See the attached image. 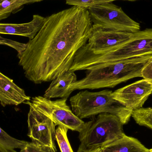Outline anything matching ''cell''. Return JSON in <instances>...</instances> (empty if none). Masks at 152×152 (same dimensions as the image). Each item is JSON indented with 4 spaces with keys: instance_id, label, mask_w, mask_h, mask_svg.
<instances>
[{
    "instance_id": "6da1fadb",
    "label": "cell",
    "mask_w": 152,
    "mask_h": 152,
    "mask_svg": "<svg viewBox=\"0 0 152 152\" xmlns=\"http://www.w3.org/2000/svg\"><path fill=\"white\" fill-rule=\"evenodd\" d=\"M93 23L88 10L77 6L53 14L18 54L25 77L36 84L51 81L69 71L86 44Z\"/></svg>"
},
{
    "instance_id": "7a4b0ae2",
    "label": "cell",
    "mask_w": 152,
    "mask_h": 152,
    "mask_svg": "<svg viewBox=\"0 0 152 152\" xmlns=\"http://www.w3.org/2000/svg\"><path fill=\"white\" fill-rule=\"evenodd\" d=\"M152 54L86 68V77L70 85V94L76 90L113 88L131 79L142 77V70Z\"/></svg>"
},
{
    "instance_id": "3957f363",
    "label": "cell",
    "mask_w": 152,
    "mask_h": 152,
    "mask_svg": "<svg viewBox=\"0 0 152 152\" xmlns=\"http://www.w3.org/2000/svg\"><path fill=\"white\" fill-rule=\"evenodd\" d=\"M112 90L96 92L81 91L70 98L72 111L80 119L103 113L116 115L123 125L128 123L132 111L123 106L112 96Z\"/></svg>"
},
{
    "instance_id": "277c9868",
    "label": "cell",
    "mask_w": 152,
    "mask_h": 152,
    "mask_svg": "<svg viewBox=\"0 0 152 152\" xmlns=\"http://www.w3.org/2000/svg\"><path fill=\"white\" fill-rule=\"evenodd\" d=\"M152 54V28L134 33L132 38L117 49L104 54L75 58L69 70H85L94 65L116 62Z\"/></svg>"
},
{
    "instance_id": "5b68a950",
    "label": "cell",
    "mask_w": 152,
    "mask_h": 152,
    "mask_svg": "<svg viewBox=\"0 0 152 152\" xmlns=\"http://www.w3.org/2000/svg\"><path fill=\"white\" fill-rule=\"evenodd\" d=\"M123 124L116 115L108 113L98 114L86 122L79 133L80 143L77 152H87L101 148L124 134Z\"/></svg>"
},
{
    "instance_id": "8992f818",
    "label": "cell",
    "mask_w": 152,
    "mask_h": 152,
    "mask_svg": "<svg viewBox=\"0 0 152 152\" xmlns=\"http://www.w3.org/2000/svg\"><path fill=\"white\" fill-rule=\"evenodd\" d=\"M133 36L134 33L106 29L93 25L87 42L79 50L75 58L107 53L126 43Z\"/></svg>"
},
{
    "instance_id": "52a82bcc",
    "label": "cell",
    "mask_w": 152,
    "mask_h": 152,
    "mask_svg": "<svg viewBox=\"0 0 152 152\" xmlns=\"http://www.w3.org/2000/svg\"><path fill=\"white\" fill-rule=\"evenodd\" d=\"M67 98L52 101L44 96L33 97L31 102L25 103L31 104L38 111L50 118L56 126H61L73 131L80 132L86 122L78 118L67 104Z\"/></svg>"
},
{
    "instance_id": "ba28073f",
    "label": "cell",
    "mask_w": 152,
    "mask_h": 152,
    "mask_svg": "<svg viewBox=\"0 0 152 152\" xmlns=\"http://www.w3.org/2000/svg\"><path fill=\"white\" fill-rule=\"evenodd\" d=\"M93 25L106 29L134 33L140 31V24L129 17L112 3L102 4L88 9Z\"/></svg>"
},
{
    "instance_id": "9c48e42d",
    "label": "cell",
    "mask_w": 152,
    "mask_h": 152,
    "mask_svg": "<svg viewBox=\"0 0 152 152\" xmlns=\"http://www.w3.org/2000/svg\"><path fill=\"white\" fill-rule=\"evenodd\" d=\"M28 115V136L32 142L47 152H57L55 145L56 125L47 116L38 111L31 104Z\"/></svg>"
},
{
    "instance_id": "30bf717a",
    "label": "cell",
    "mask_w": 152,
    "mask_h": 152,
    "mask_svg": "<svg viewBox=\"0 0 152 152\" xmlns=\"http://www.w3.org/2000/svg\"><path fill=\"white\" fill-rule=\"evenodd\" d=\"M152 94V81L143 79L113 92L116 101L130 110L142 108Z\"/></svg>"
},
{
    "instance_id": "8fae6325",
    "label": "cell",
    "mask_w": 152,
    "mask_h": 152,
    "mask_svg": "<svg viewBox=\"0 0 152 152\" xmlns=\"http://www.w3.org/2000/svg\"><path fill=\"white\" fill-rule=\"evenodd\" d=\"M24 89L18 86L11 79L0 72V103L3 107L7 105L17 106L30 101Z\"/></svg>"
},
{
    "instance_id": "7c38bea8",
    "label": "cell",
    "mask_w": 152,
    "mask_h": 152,
    "mask_svg": "<svg viewBox=\"0 0 152 152\" xmlns=\"http://www.w3.org/2000/svg\"><path fill=\"white\" fill-rule=\"evenodd\" d=\"M47 17L34 15L30 22L23 24L0 23V34H9L25 37L32 40L41 30Z\"/></svg>"
},
{
    "instance_id": "4fadbf2b",
    "label": "cell",
    "mask_w": 152,
    "mask_h": 152,
    "mask_svg": "<svg viewBox=\"0 0 152 152\" xmlns=\"http://www.w3.org/2000/svg\"><path fill=\"white\" fill-rule=\"evenodd\" d=\"M77 81V77L75 72L66 71L52 81L45 92L44 97L49 99L58 97L68 98L71 94L69 91V86Z\"/></svg>"
},
{
    "instance_id": "5bb4252c",
    "label": "cell",
    "mask_w": 152,
    "mask_h": 152,
    "mask_svg": "<svg viewBox=\"0 0 152 152\" xmlns=\"http://www.w3.org/2000/svg\"><path fill=\"white\" fill-rule=\"evenodd\" d=\"M102 152H150L136 138L124 134L101 148Z\"/></svg>"
},
{
    "instance_id": "9a60e30c",
    "label": "cell",
    "mask_w": 152,
    "mask_h": 152,
    "mask_svg": "<svg viewBox=\"0 0 152 152\" xmlns=\"http://www.w3.org/2000/svg\"><path fill=\"white\" fill-rule=\"evenodd\" d=\"M43 0H0V20L21 10L25 4L39 2Z\"/></svg>"
},
{
    "instance_id": "2e32d148",
    "label": "cell",
    "mask_w": 152,
    "mask_h": 152,
    "mask_svg": "<svg viewBox=\"0 0 152 152\" xmlns=\"http://www.w3.org/2000/svg\"><path fill=\"white\" fill-rule=\"evenodd\" d=\"M27 142L12 137L0 127V152H17L16 149H22Z\"/></svg>"
},
{
    "instance_id": "e0dca14e",
    "label": "cell",
    "mask_w": 152,
    "mask_h": 152,
    "mask_svg": "<svg viewBox=\"0 0 152 152\" xmlns=\"http://www.w3.org/2000/svg\"><path fill=\"white\" fill-rule=\"evenodd\" d=\"M132 117L138 125L152 130V107L142 108L133 111Z\"/></svg>"
},
{
    "instance_id": "ac0fdd59",
    "label": "cell",
    "mask_w": 152,
    "mask_h": 152,
    "mask_svg": "<svg viewBox=\"0 0 152 152\" xmlns=\"http://www.w3.org/2000/svg\"><path fill=\"white\" fill-rule=\"evenodd\" d=\"M68 130L67 128L61 126H59L56 129L55 140L58 145L61 152H74L67 137Z\"/></svg>"
},
{
    "instance_id": "d6986e66",
    "label": "cell",
    "mask_w": 152,
    "mask_h": 152,
    "mask_svg": "<svg viewBox=\"0 0 152 152\" xmlns=\"http://www.w3.org/2000/svg\"><path fill=\"white\" fill-rule=\"evenodd\" d=\"M66 4L72 6L82 7L88 9L89 7L102 4L112 3L116 1H136L138 0H65Z\"/></svg>"
},
{
    "instance_id": "ffe728a7",
    "label": "cell",
    "mask_w": 152,
    "mask_h": 152,
    "mask_svg": "<svg viewBox=\"0 0 152 152\" xmlns=\"http://www.w3.org/2000/svg\"><path fill=\"white\" fill-rule=\"evenodd\" d=\"M0 45L10 46L18 52V54L22 53L26 49V44L19 42L10 39L4 38L0 35Z\"/></svg>"
},
{
    "instance_id": "44dd1931",
    "label": "cell",
    "mask_w": 152,
    "mask_h": 152,
    "mask_svg": "<svg viewBox=\"0 0 152 152\" xmlns=\"http://www.w3.org/2000/svg\"><path fill=\"white\" fill-rule=\"evenodd\" d=\"M19 152H47L42 148L33 142H27Z\"/></svg>"
},
{
    "instance_id": "7402d4cb",
    "label": "cell",
    "mask_w": 152,
    "mask_h": 152,
    "mask_svg": "<svg viewBox=\"0 0 152 152\" xmlns=\"http://www.w3.org/2000/svg\"><path fill=\"white\" fill-rule=\"evenodd\" d=\"M142 77L152 81V58L148 61L142 70Z\"/></svg>"
},
{
    "instance_id": "603a6c76",
    "label": "cell",
    "mask_w": 152,
    "mask_h": 152,
    "mask_svg": "<svg viewBox=\"0 0 152 152\" xmlns=\"http://www.w3.org/2000/svg\"><path fill=\"white\" fill-rule=\"evenodd\" d=\"M87 152H102L101 148H97V149H95V150H92V151H89Z\"/></svg>"
},
{
    "instance_id": "cb8c5ba5",
    "label": "cell",
    "mask_w": 152,
    "mask_h": 152,
    "mask_svg": "<svg viewBox=\"0 0 152 152\" xmlns=\"http://www.w3.org/2000/svg\"><path fill=\"white\" fill-rule=\"evenodd\" d=\"M150 152H152V148L151 150H150Z\"/></svg>"
}]
</instances>
